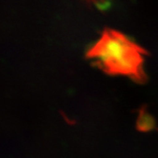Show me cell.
<instances>
[{
    "label": "cell",
    "mask_w": 158,
    "mask_h": 158,
    "mask_svg": "<svg viewBox=\"0 0 158 158\" xmlns=\"http://www.w3.org/2000/svg\"><path fill=\"white\" fill-rule=\"evenodd\" d=\"M154 127L155 120L153 119L152 116L143 108L137 119V128L142 132H147L152 130Z\"/></svg>",
    "instance_id": "7a4b0ae2"
},
{
    "label": "cell",
    "mask_w": 158,
    "mask_h": 158,
    "mask_svg": "<svg viewBox=\"0 0 158 158\" xmlns=\"http://www.w3.org/2000/svg\"><path fill=\"white\" fill-rule=\"evenodd\" d=\"M145 55L146 51L125 34L106 29L89 49L87 57L107 74L123 75L143 83L146 80L143 68Z\"/></svg>",
    "instance_id": "6da1fadb"
}]
</instances>
